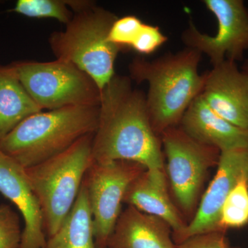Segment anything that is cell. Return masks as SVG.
<instances>
[{"label":"cell","instance_id":"obj_1","mask_svg":"<svg viewBox=\"0 0 248 248\" xmlns=\"http://www.w3.org/2000/svg\"><path fill=\"white\" fill-rule=\"evenodd\" d=\"M99 110L93 162L133 161L147 170H164L161 137L152 126L146 96L128 78H112L102 91Z\"/></svg>","mask_w":248,"mask_h":248},{"label":"cell","instance_id":"obj_2","mask_svg":"<svg viewBox=\"0 0 248 248\" xmlns=\"http://www.w3.org/2000/svg\"><path fill=\"white\" fill-rule=\"evenodd\" d=\"M202 54L186 48L148 61L135 58L129 65L131 79L147 82V109L155 133L178 126L191 103L203 91L205 75L198 72Z\"/></svg>","mask_w":248,"mask_h":248},{"label":"cell","instance_id":"obj_3","mask_svg":"<svg viewBox=\"0 0 248 248\" xmlns=\"http://www.w3.org/2000/svg\"><path fill=\"white\" fill-rule=\"evenodd\" d=\"M99 107H69L40 112L0 140V149L24 169L56 156L95 133Z\"/></svg>","mask_w":248,"mask_h":248},{"label":"cell","instance_id":"obj_4","mask_svg":"<svg viewBox=\"0 0 248 248\" xmlns=\"http://www.w3.org/2000/svg\"><path fill=\"white\" fill-rule=\"evenodd\" d=\"M117 16L94 2L73 13L63 31L54 32L49 45L58 60L71 62L94 80L101 91L112 79L122 48L108 40Z\"/></svg>","mask_w":248,"mask_h":248},{"label":"cell","instance_id":"obj_5","mask_svg":"<svg viewBox=\"0 0 248 248\" xmlns=\"http://www.w3.org/2000/svg\"><path fill=\"white\" fill-rule=\"evenodd\" d=\"M93 135L83 137L63 153L25 169L40 205L48 237L58 231L76 203L93 163Z\"/></svg>","mask_w":248,"mask_h":248},{"label":"cell","instance_id":"obj_6","mask_svg":"<svg viewBox=\"0 0 248 248\" xmlns=\"http://www.w3.org/2000/svg\"><path fill=\"white\" fill-rule=\"evenodd\" d=\"M36 104L49 110L69 107H99L102 91L87 73L71 62H18L11 63Z\"/></svg>","mask_w":248,"mask_h":248},{"label":"cell","instance_id":"obj_7","mask_svg":"<svg viewBox=\"0 0 248 248\" xmlns=\"http://www.w3.org/2000/svg\"><path fill=\"white\" fill-rule=\"evenodd\" d=\"M147 170L128 161L93 163L84 179L96 248H108L129 186Z\"/></svg>","mask_w":248,"mask_h":248},{"label":"cell","instance_id":"obj_8","mask_svg":"<svg viewBox=\"0 0 248 248\" xmlns=\"http://www.w3.org/2000/svg\"><path fill=\"white\" fill-rule=\"evenodd\" d=\"M160 137L174 198L189 213L197 204L209 169L218 164L220 151L196 141L179 125L164 130Z\"/></svg>","mask_w":248,"mask_h":248},{"label":"cell","instance_id":"obj_9","mask_svg":"<svg viewBox=\"0 0 248 248\" xmlns=\"http://www.w3.org/2000/svg\"><path fill=\"white\" fill-rule=\"evenodd\" d=\"M204 5L216 17V35L202 33L190 25L182 39L187 48L195 49L210 59L213 66L226 60L241 61L248 50V10L242 0H204Z\"/></svg>","mask_w":248,"mask_h":248},{"label":"cell","instance_id":"obj_10","mask_svg":"<svg viewBox=\"0 0 248 248\" xmlns=\"http://www.w3.org/2000/svg\"><path fill=\"white\" fill-rule=\"evenodd\" d=\"M248 176V148L220 152L216 174L189 224L173 236L176 245L196 235L220 231V213L227 197L241 178Z\"/></svg>","mask_w":248,"mask_h":248},{"label":"cell","instance_id":"obj_11","mask_svg":"<svg viewBox=\"0 0 248 248\" xmlns=\"http://www.w3.org/2000/svg\"><path fill=\"white\" fill-rule=\"evenodd\" d=\"M205 75L201 94L205 103L222 118L248 130V84L236 62L224 60Z\"/></svg>","mask_w":248,"mask_h":248},{"label":"cell","instance_id":"obj_12","mask_svg":"<svg viewBox=\"0 0 248 248\" xmlns=\"http://www.w3.org/2000/svg\"><path fill=\"white\" fill-rule=\"evenodd\" d=\"M0 193L16 205L24 219L19 248H44L43 215L25 169L0 149Z\"/></svg>","mask_w":248,"mask_h":248},{"label":"cell","instance_id":"obj_13","mask_svg":"<svg viewBox=\"0 0 248 248\" xmlns=\"http://www.w3.org/2000/svg\"><path fill=\"white\" fill-rule=\"evenodd\" d=\"M179 126L196 141L215 147L220 152L248 148V130L222 118L201 94L187 108Z\"/></svg>","mask_w":248,"mask_h":248},{"label":"cell","instance_id":"obj_14","mask_svg":"<svg viewBox=\"0 0 248 248\" xmlns=\"http://www.w3.org/2000/svg\"><path fill=\"white\" fill-rule=\"evenodd\" d=\"M124 203L161 218L170 227L173 236L187 225L170 198L164 170H146L129 186Z\"/></svg>","mask_w":248,"mask_h":248},{"label":"cell","instance_id":"obj_15","mask_svg":"<svg viewBox=\"0 0 248 248\" xmlns=\"http://www.w3.org/2000/svg\"><path fill=\"white\" fill-rule=\"evenodd\" d=\"M171 232L161 218L128 205L119 217L108 248H177Z\"/></svg>","mask_w":248,"mask_h":248},{"label":"cell","instance_id":"obj_16","mask_svg":"<svg viewBox=\"0 0 248 248\" xmlns=\"http://www.w3.org/2000/svg\"><path fill=\"white\" fill-rule=\"evenodd\" d=\"M12 65H0V140L24 120L42 112Z\"/></svg>","mask_w":248,"mask_h":248},{"label":"cell","instance_id":"obj_17","mask_svg":"<svg viewBox=\"0 0 248 248\" xmlns=\"http://www.w3.org/2000/svg\"><path fill=\"white\" fill-rule=\"evenodd\" d=\"M44 248H96L92 215L84 183L71 211Z\"/></svg>","mask_w":248,"mask_h":248},{"label":"cell","instance_id":"obj_18","mask_svg":"<svg viewBox=\"0 0 248 248\" xmlns=\"http://www.w3.org/2000/svg\"><path fill=\"white\" fill-rule=\"evenodd\" d=\"M248 224V176L241 178L227 197L220 213L218 229L226 232Z\"/></svg>","mask_w":248,"mask_h":248},{"label":"cell","instance_id":"obj_19","mask_svg":"<svg viewBox=\"0 0 248 248\" xmlns=\"http://www.w3.org/2000/svg\"><path fill=\"white\" fill-rule=\"evenodd\" d=\"M70 1L67 0H19L13 11L32 18H53L68 24L73 18Z\"/></svg>","mask_w":248,"mask_h":248},{"label":"cell","instance_id":"obj_20","mask_svg":"<svg viewBox=\"0 0 248 248\" xmlns=\"http://www.w3.org/2000/svg\"><path fill=\"white\" fill-rule=\"evenodd\" d=\"M19 215L7 204H0V248H19L22 239Z\"/></svg>","mask_w":248,"mask_h":248},{"label":"cell","instance_id":"obj_21","mask_svg":"<svg viewBox=\"0 0 248 248\" xmlns=\"http://www.w3.org/2000/svg\"><path fill=\"white\" fill-rule=\"evenodd\" d=\"M143 24L138 17L133 16L117 18L111 27L108 40L122 48L130 47Z\"/></svg>","mask_w":248,"mask_h":248},{"label":"cell","instance_id":"obj_22","mask_svg":"<svg viewBox=\"0 0 248 248\" xmlns=\"http://www.w3.org/2000/svg\"><path fill=\"white\" fill-rule=\"evenodd\" d=\"M167 40V37L162 33L159 27L143 23L130 47L142 55H150L166 43Z\"/></svg>","mask_w":248,"mask_h":248},{"label":"cell","instance_id":"obj_23","mask_svg":"<svg viewBox=\"0 0 248 248\" xmlns=\"http://www.w3.org/2000/svg\"><path fill=\"white\" fill-rule=\"evenodd\" d=\"M177 248H241L234 246L227 237L226 232L216 231L196 235L177 245Z\"/></svg>","mask_w":248,"mask_h":248},{"label":"cell","instance_id":"obj_24","mask_svg":"<svg viewBox=\"0 0 248 248\" xmlns=\"http://www.w3.org/2000/svg\"><path fill=\"white\" fill-rule=\"evenodd\" d=\"M241 71H242V73H244L245 77H246L248 84V58L245 60L244 64H243Z\"/></svg>","mask_w":248,"mask_h":248}]
</instances>
